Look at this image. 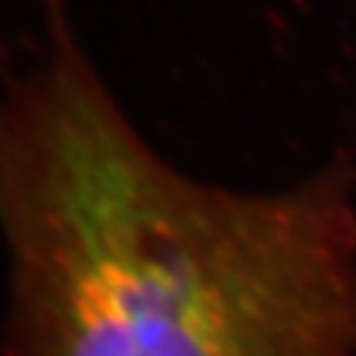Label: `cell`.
I'll list each match as a JSON object with an SVG mask.
<instances>
[{"mask_svg": "<svg viewBox=\"0 0 356 356\" xmlns=\"http://www.w3.org/2000/svg\"><path fill=\"white\" fill-rule=\"evenodd\" d=\"M0 87L12 356H356V191L325 165L281 191L163 160L84 54L67 0Z\"/></svg>", "mask_w": 356, "mask_h": 356, "instance_id": "cell-1", "label": "cell"}]
</instances>
